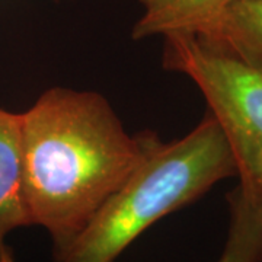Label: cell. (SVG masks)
Listing matches in <instances>:
<instances>
[{
  "mask_svg": "<svg viewBox=\"0 0 262 262\" xmlns=\"http://www.w3.org/2000/svg\"><path fill=\"white\" fill-rule=\"evenodd\" d=\"M111 103L92 91L51 88L22 114L24 189L32 225L53 251L83 229L144 155Z\"/></svg>",
  "mask_w": 262,
  "mask_h": 262,
  "instance_id": "cell-1",
  "label": "cell"
},
{
  "mask_svg": "<svg viewBox=\"0 0 262 262\" xmlns=\"http://www.w3.org/2000/svg\"><path fill=\"white\" fill-rule=\"evenodd\" d=\"M144 155L54 262H114L162 217L194 203L217 182L237 177V160L211 113L178 140L144 131Z\"/></svg>",
  "mask_w": 262,
  "mask_h": 262,
  "instance_id": "cell-2",
  "label": "cell"
},
{
  "mask_svg": "<svg viewBox=\"0 0 262 262\" xmlns=\"http://www.w3.org/2000/svg\"><path fill=\"white\" fill-rule=\"evenodd\" d=\"M165 69L188 76L225 127L262 140V72L204 46L192 34L163 37Z\"/></svg>",
  "mask_w": 262,
  "mask_h": 262,
  "instance_id": "cell-3",
  "label": "cell"
},
{
  "mask_svg": "<svg viewBox=\"0 0 262 262\" xmlns=\"http://www.w3.org/2000/svg\"><path fill=\"white\" fill-rule=\"evenodd\" d=\"M204 46L262 72V0H233L195 35Z\"/></svg>",
  "mask_w": 262,
  "mask_h": 262,
  "instance_id": "cell-4",
  "label": "cell"
},
{
  "mask_svg": "<svg viewBox=\"0 0 262 262\" xmlns=\"http://www.w3.org/2000/svg\"><path fill=\"white\" fill-rule=\"evenodd\" d=\"M229 192V230L217 262H262V185L249 172L237 173Z\"/></svg>",
  "mask_w": 262,
  "mask_h": 262,
  "instance_id": "cell-5",
  "label": "cell"
},
{
  "mask_svg": "<svg viewBox=\"0 0 262 262\" xmlns=\"http://www.w3.org/2000/svg\"><path fill=\"white\" fill-rule=\"evenodd\" d=\"M32 225L22 158V114L0 108V233Z\"/></svg>",
  "mask_w": 262,
  "mask_h": 262,
  "instance_id": "cell-6",
  "label": "cell"
},
{
  "mask_svg": "<svg viewBox=\"0 0 262 262\" xmlns=\"http://www.w3.org/2000/svg\"><path fill=\"white\" fill-rule=\"evenodd\" d=\"M233 0H139L141 15L131 38L139 41L153 35L201 34Z\"/></svg>",
  "mask_w": 262,
  "mask_h": 262,
  "instance_id": "cell-7",
  "label": "cell"
},
{
  "mask_svg": "<svg viewBox=\"0 0 262 262\" xmlns=\"http://www.w3.org/2000/svg\"><path fill=\"white\" fill-rule=\"evenodd\" d=\"M223 128L230 140L234 156L237 160V173L241 170L249 172L259 179L262 185V140L237 128L225 127V125Z\"/></svg>",
  "mask_w": 262,
  "mask_h": 262,
  "instance_id": "cell-8",
  "label": "cell"
},
{
  "mask_svg": "<svg viewBox=\"0 0 262 262\" xmlns=\"http://www.w3.org/2000/svg\"><path fill=\"white\" fill-rule=\"evenodd\" d=\"M0 262H16L9 245L5 241V234L0 233Z\"/></svg>",
  "mask_w": 262,
  "mask_h": 262,
  "instance_id": "cell-9",
  "label": "cell"
},
{
  "mask_svg": "<svg viewBox=\"0 0 262 262\" xmlns=\"http://www.w3.org/2000/svg\"><path fill=\"white\" fill-rule=\"evenodd\" d=\"M57 2H58V0H57Z\"/></svg>",
  "mask_w": 262,
  "mask_h": 262,
  "instance_id": "cell-10",
  "label": "cell"
}]
</instances>
